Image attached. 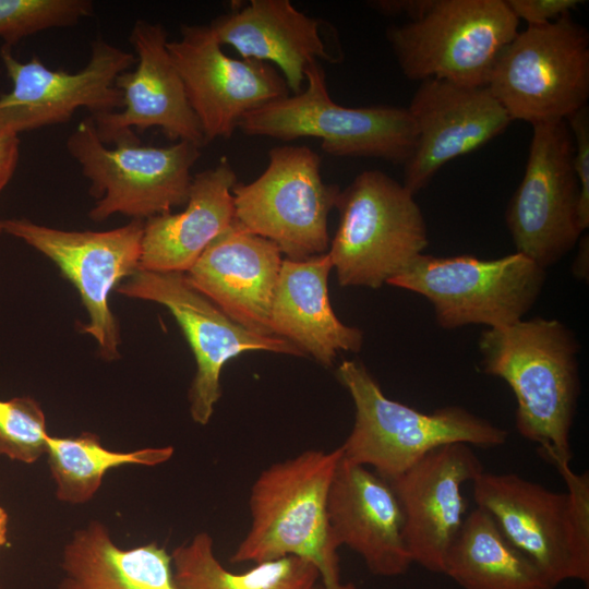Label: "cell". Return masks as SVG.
Listing matches in <instances>:
<instances>
[{
  "label": "cell",
  "mask_w": 589,
  "mask_h": 589,
  "mask_svg": "<svg viewBox=\"0 0 589 589\" xmlns=\"http://www.w3.org/2000/svg\"><path fill=\"white\" fill-rule=\"evenodd\" d=\"M136 55L134 70L120 73L115 86L123 107L118 111L91 116L105 145L134 133L159 128L171 140L202 147L204 134L187 97L183 82L167 49V31L160 23L137 20L130 33Z\"/></svg>",
  "instance_id": "17"
},
{
  "label": "cell",
  "mask_w": 589,
  "mask_h": 589,
  "mask_svg": "<svg viewBox=\"0 0 589 589\" xmlns=\"http://www.w3.org/2000/svg\"><path fill=\"white\" fill-rule=\"evenodd\" d=\"M237 175L226 157L192 178L187 206L144 220L139 269L187 273L235 220Z\"/></svg>",
  "instance_id": "24"
},
{
  "label": "cell",
  "mask_w": 589,
  "mask_h": 589,
  "mask_svg": "<svg viewBox=\"0 0 589 589\" xmlns=\"http://www.w3.org/2000/svg\"><path fill=\"white\" fill-rule=\"evenodd\" d=\"M340 191L323 181L321 158L310 147L276 146L259 178L232 189L235 219L275 243L287 259L305 260L327 253L328 215Z\"/></svg>",
  "instance_id": "11"
},
{
  "label": "cell",
  "mask_w": 589,
  "mask_h": 589,
  "mask_svg": "<svg viewBox=\"0 0 589 589\" xmlns=\"http://www.w3.org/2000/svg\"><path fill=\"white\" fill-rule=\"evenodd\" d=\"M238 129L250 136L281 141L322 140V149L339 157H374L405 165L417 143L414 121L404 107H345L329 96L318 62L305 70V88L247 112Z\"/></svg>",
  "instance_id": "6"
},
{
  "label": "cell",
  "mask_w": 589,
  "mask_h": 589,
  "mask_svg": "<svg viewBox=\"0 0 589 589\" xmlns=\"http://www.w3.org/2000/svg\"><path fill=\"white\" fill-rule=\"evenodd\" d=\"M567 492H554L516 473L482 471L472 480L477 507L555 588L589 582V477L570 464L555 467Z\"/></svg>",
  "instance_id": "3"
},
{
  "label": "cell",
  "mask_w": 589,
  "mask_h": 589,
  "mask_svg": "<svg viewBox=\"0 0 589 589\" xmlns=\"http://www.w3.org/2000/svg\"><path fill=\"white\" fill-rule=\"evenodd\" d=\"M46 455L57 500L82 505L96 495L110 469L125 465H161L172 457L173 447L115 452L107 449L97 434L83 432L69 437L48 435Z\"/></svg>",
  "instance_id": "28"
},
{
  "label": "cell",
  "mask_w": 589,
  "mask_h": 589,
  "mask_svg": "<svg viewBox=\"0 0 589 589\" xmlns=\"http://www.w3.org/2000/svg\"><path fill=\"white\" fill-rule=\"evenodd\" d=\"M116 291L166 306L180 325L196 362L188 397L191 418L200 425H206L214 413L221 396V370L230 359L251 350L304 356L284 338L254 334L232 321L185 273L137 269Z\"/></svg>",
  "instance_id": "13"
},
{
  "label": "cell",
  "mask_w": 589,
  "mask_h": 589,
  "mask_svg": "<svg viewBox=\"0 0 589 589\" xmlns=\"http://www.w3.org/2000/svg\"><path fill=\"white\" fill-rule=\"evenodd\" d=\"M167 49L183 82L206 144L229 139L249 111L289 96L281 74L269 63L225 55L205 25H181Z\"/></svg>",
  "instance_id": "16"
},
{
  "label": "cell",
  "mask_w": 589,
  "mask_h": 589,
  "mask_svg": "<svg viewBox=\"0 0 589 589\" xmlns=\"http://www.w3.org/2000/svg\"><path fill=\"white\" fill-rule=\"evenodd\" d=\"M322 589V588H321Z\"/></svg>",
  "instance_id": "38"
},
{
  "label": "cell",
  "mask_w": 589,
  "mask_h": 589,
  "mask_svg": "<svg viewBox=\"0 0 589 589\" xmlns=\"http://www.w3.org/2000/svg\"><path fill=\"white\" fill-rule=\"evenodd\" d=\"M333 264L327 253L281 262L271 310L275 336L284 338L324 366L344 351L359 352L363 333L344 324L328 297Z\"/></svg>",
  "instance_id": "22"
},
{
  "label": "cell",
  "mask_w": 589,
  "mask_h": 589,
  "mask_svg": "<svg viewBox=\"0 0 589 589\" xmlns=\"http://www.w3.org/2000/svg\"><path fill=\"white\" fill-rule=\"evenodd\" d=\"M0 58L12 88L0 95V135L68 122L77 109L93 115L123 107L117 76L136 62L133 53L101 37L92 43L91 57L77 72L49 69L38 57L19 61L2 46Z\"/></svg>",
  "instance_id": "15"
},
{
  "label": "cell",
  "mask_w": 589,
  "mask_h": 589,
  "mask_svg": "<svg viewBox=\"0 0 589 589\" xmlns=\"http://www.w3.org/2000/svg\"><path fill=\"white\" fill-rule=\"evenodd\" d=\"M93 13L91 0H0V38L11 48L29 35L73 26Z\"/></svg>",
  "instance_id": "29"
},
{
  "label": "cell",
  "mask_w": 589,
  "mask_h": 589,
  "mask_svg": "<svg viewBox=\"0 0 589 589\" xmlns=\"http://www.w3.org/2000/svg\"><path fill=\"white\" fill-rule=\"evenodd\" d=\"M341 456L340 447L310 449L263 470L250 492V528L230 563L294 556L314 565L322 589H357L341 580L327 516L328 491Z\"/></svg>",
  "instance_id": "2"
},
{
  "label": "cell",
  "mask_w": 589,
  "mask_h": 589,
  "mask_svg": "<svg viewBox=\"0 0 589 589\" xmlns=\"http://www.w3.org/2000/svg\"><path fill=\"white\" fill-rule=\"evenodd\" d=\"M46 417L39 402L22 396L0 399V455L34 464L47 450Z\"/></svg>",
  "instance_id": "30"
},
{
  "label": "cell",
  "mask_w": 589,
  "mask_h": 589,
  "mask_svg": "<svg viewBox=\"0 0 589 589\" xmlns=\"http://www.w3.org/2000/svg\"><path fill=\"white\" fill-rule=\"evenodd\" d=\"M573 139V168L578 181V218L581 229L589 227V107L574 111L565 119Z\"/></svg>",
  "instance_id": "31"
},
{
  "label": "cell",
  "mask_w": 589,
  "mask_h": 589,
  "mask_svg": "<svg viewBox=\"0 0 589 589\" xmlns=\"http://www.w3.org/2000/svg\"><path fill=\"white\" fill-rule=\"evenodd\" d=\"M417 143L404 165V185L416 194L450 160L502 134L512 119L488 86L421 81L407 108Z\"/></svg>",
  "instance_id": "18"
},
{
  "label": "cell",
  "mask_w": 589,
  "mask_h": 589,
  "mask_svg": "<svg viewBox=\"0 0 589 589\" xmlns=\"http://www.w3.org/2000/svg\"><path fill=\"white\" fill-rule=\"evenodd\" d=\"M2 226H1V220H0V233H2Z\"/></svg>",
  "instance_id": "37"
},
{
  "label": "cell",
  "mask_w": 589,
  "mask_h": 589,
  "mask_svg": "<svg viewBox=\"0 0 589 589\" xmlns=\"http://www.w3.org/2000/svg\"><path fill=\"white\" fill-rule=\"evenodd\" d=\"M545 278V269L517 252L494 260L423 253L387 285L429 300L443 329L502 328L525 317Z\"/></svg>",
  "instance_id": "9"
},
{
  "label": "cell",
  "mask_w": 589,
  "mask_h": 589,
  "mask_svg": "<svg viewBox=\"0 0 589 589\" xmlns=\"http://www.w3.org/2000/svg\"><path fill=\"white\" fill-rule=\"evenodd\" d=\"M336 376L354 405L352 430L339 446L342 459L371 467L387 481L443 445L491 448L507 441L506 430L464 407L425 413L386 397L360 361H342Z\"/></svg>",
  "instance_id": "4"
},
{
  "label": "cell",
  "mask_w": 589,
  "mask_h": 589,
  "mask_svg": "<svg viewBox=\"0 0 589 589\" xmlns=\"http://www.w3.org/2000/svg\"><path fill=\"white\" fill-rule=\"evenodd\" d=\"M281 262L275 243L235 219L185 275L232 321L254 334L275 336L271 310Z\"/></svg>",
  "instance_id": "21"
},
{
  "label": "cell",
  "mask_w": 589,
  "mask_h": 589,
  "mask_svg": "<svg viewBox=\"0 0 589 589\" xmlns=\"http://www.w3.org/2000/svg\"><path fill=\"white\" fill-rule=\"evenodd\" d=\"M577 249L578 251L573 263V273L576 278L585 280L588 278L589 263V241L587 235L580 237Z\"/></svg>",
  "instance_id": "35"
},
{
  "label": "cell",
  "mask_w": 589,
  "mask_h": 589,
  "mask_svg": "<svg viewBox=\"0 0 589 589\" xmlns=\"http://www.w3.org/2000/svg\"><path fill=\"white\" fill-rule=\"evenodd\" d=\"M430 0H375L368 5L387 16L405 15L410 21L418 19L428 8Z\"/></svg>",
  "instance_id": "33"
},
{
  "label": "cell",
  "mask_w": 589,
  "mask_h": 589,
  "mask_svg": "<svg viewBox=\"0 0 589 589\" xmlns=\"http://www.w3.org/2000/svg\"><path fill=\"white\" fill-rule=\"evenodd\" d=\"M513 120H565L589 97V34L570 13L518 32L486 85Z\"/></svg>",
  "instance_id": "10"
},
{
  "label": "cell",
  "mask_w": 589,
  "mask_h": 589,
  "mask_svg": "<svg viewBox=\"0 0 589 589\" xmlns=\"http://www.w3.org/2000/svg\"><path fill=\"white\" fill-rule=\"evenodd\" d=\"M8 513L2 506H0V548L8 541Z\"/></svg>",
  "instance_id": "36"
},
{
  "label": "cell",
  "mask_w": 589,
  "mask_h": 589,
  "mask_svg": "<svg viewBox=\"0 0 589 589\" xmlns=\"http://www.w3.org/2000/svg\"><path fill=\"white\" fill-rule=\"evenodd\" d=\"M481 370L502 378L517 402L519 434L555 467L570 464V430L580 395L575 333L556 318H522L479 337Z\"/></svg>",
  "instance_id": "1"
},
{
  "label": "cell",
  "mask_w": 589,
  "mask_h": 589,
  "mask_svg": "<svg viewBox=\"0 0 589 589\" xmlns=\"http://www.w3.org/2000/svg\"><path fill=\"white\" fill-rule=\"evenodd\" d=\"M578 200L566 121L533 124L525 173L505 212L516 252L543 269L560 262L585 232Z\"/></svg>",
  "instance_id": "12"
},
{
  "label": "cell",
  "mask_w": 589,
  "mask_h": 589,
  "mask_svg": "<svg viewBox=\"0 0 589 589\" xmlns=\"http://www.w3.org/2000/svg\"><path fill=\"white\" fill-rule=\"evenodd\" d=\"M170 555L180 589H320L314 565L294 556L256 563L243 573L228 570L216 557L213 539L205 531Z\"/></svg>",
  "instance_id": "27"
},
{
  "label": "cell",
  "mask_w": 589,
  "mask_h": 589,
  "mask_svg": "<svg viewBox=\"0 0 589 589\" xmlns=\"http://www.w3.org/2000/svg\"><path fill=\"white\" fill-rule=\"evenodd\" d=\"M470 445L437 447L389 480L404 514L412 563L442 573L445 557L466 517L462 486L483 471Z\"/></svg>",
  "instance_id": "19"
},
{
  "label": "cell",
  "mask_w": 589,
  "mask_h": 589,
  "mask_svg": "<svg viewBox=\"0 0 589 589\" xmlns=\"http://www.w3.org/2000/svg\"><path fill=\"white\" fill-rule=\"evenodd\" d=\"M65 146L91 182L96 202L88 216L95 221L113 214L146 220L185 205L191 169L201 154V147L185 141L166 147L143 145L135 133L108 147L91 116L79 122Z\"/></svg>",
  "instance_id": "7"
},
{
  "label": "cell",
  "mask_w": 589,
  "mask_h": 589,
  "mask_svg": "<svg viewBox=\"0 0 589 589\" xmlns=\"http://www.w3.org/2000/svg\"><path fill=\"white\" fill-rule=\"evenodd\" d=\"M60 567L58 589H180L164 546L151 542L122 549L99 520L73 531Z\"/></svg>",
  "instance_id": "25"
},
{
  "label": "cell",
  "mask_w": 589,
  "mask_h": 589,
  "mask_svg": "<svg viewBox=\"0 0 589 589\" xmlns=\"http://www.w3.org/2000/svg\"><path fill=\"white\" fill-rule=\"evenodd\" d=\"M413 195L377 169L362 171L340 191L327 251L340 286L380 288L423 254L428 226Z\"/></svg>",
  "instance_id": "5"
},
{
  "label": "cell",
  "mask_w": 589,
  "mask_h": 589,
  "mask_svg": "<svg viewBox=\"0 0 589 589\" xmlns=\"http://www.w3.org/2000/svg\"><path fill=\"white\" fill-rule=\"evenodd\" d=\"M20 157V139L0 135V193L11 180Z\"/></svg>",
  "instance_id": "34"
},
{
  "label": "cell",
  "mask_w": 589,
  "mask_h": 589,
  "mask_svg": "<svg viewBox=\"0 0 589 589\" xmlns=\"http://www.w3.org/2000/svg\"><path fill=\"white\" fill-rule=\"evenodd\" d=\"M518 25L505 0H430L418 19L389 26L386 38L409 80L486 86Z\"/></svg>",
  "instance_id": "8"
},
{
  "label": "cell",
  "mask_w": 589,
  "mask_h": 589,
  "mask_svg": "<svg viewBox=\"0 0 589 589\" xmlns=\"http://www.w3.org/2000/svg\"><path fill=\"white\" fill-rule=\"evenodd\" d=\"M2 231L51 260L77 289L88 314L82 332L92 335L98 353L108 361L119 358L118 321L109 305L111 291L140 267L144 220L107 231H68L27 219L1 220Z\"/></svg>",
  "instance_id": "14"
},
{
  "label": "cell",
  "mask_w": 589,
  "mask_h": 589,
  "mask_svg": "<svg viewBox=\"0 0 589 589\" xmlns=\"http://www.w3.org/2000/svg\"><path fill=\"white\" fill-rule=\"evenodd\" d=\"M443 574L462 589H554L480 507L466 515L446 554Z\"/></svg>",
  "instance_id": "26"
},
{
  "label": "cell",
  "mask_w": 589,
  "mask_h": 589,
  "mask_svg": "<svg viewBox=\"0 0 589 589\" xmlns=\"http://www.w3.org/2000/svg\"><path fill=\"white\" fill-rule=\"evenodd\" d=\"M517 20H524L528 26H540L570 13L582 4L579 0H505Z\"/></svg>",
  "instance_id": "32"
},
{
  "label": "cell",
  "mask_w": 589,
  "mask_h": 589,
  "mask_svg": "<svg viewBox=\"0 0 589 589\" xmlns=\"http://www.w3.org/2000/svg\"><path fill=\"white\" fill-rule=\"evenodd\" d=\"M320 25L289 0H251L239 10L218 15L208 26L220 45L233 47L242 59L277 65L288 88L298 94L311 63L336 61L327 51Z\"/></svg>",
  "instance_id": "23"
},
{
  "label": "cell",
  "mask_w": 589,
  "mask_h": 589,
  "mask_svg": "<svg viewBox=\"0 0 589 589\" xmlns=\"http://www.w3.org/2000/svg\"><path fill=\"white\" fill-rule=\"evenodd\" d=\"M327 516L337 548L358 553L375 576L396 577L411 566L404 514L390 483L368 467L341 459L333 477Z\"/></svg>",
  "instance_id": "20"
}]
</instances>
